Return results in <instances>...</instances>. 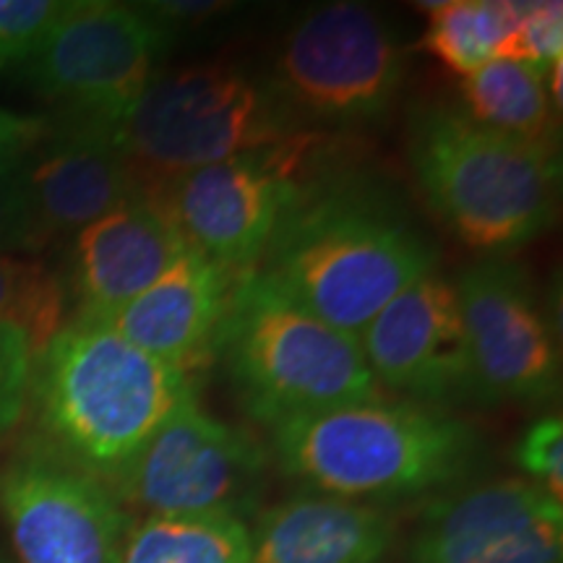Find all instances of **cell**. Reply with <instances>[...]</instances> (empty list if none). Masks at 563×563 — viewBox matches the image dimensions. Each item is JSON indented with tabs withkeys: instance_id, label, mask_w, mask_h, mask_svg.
<instances>
[{
	"instance_id": "6da1fadb",
	"label": "cell",
	"mask_w": 563,
	"mask_h": 563,
	"mask_svg": "<svg viewBox=\"0 0 563 563\" xmlns=\"http://www.w3.org/2000/svg\"><path fill=\"white\" fill-rule=\"evenodd\" d=\"M439 253L397 201L363 183H313L282 217L258 274L329 327L357 336Z\"/></svg>"
},
{
	"instance_id": "7a4b0ae2",
	"label": "cell",
	"mask_w": 563,
	"mask_h": 563,
	"mask_svg": "<svg viewBox=\"0 0 563 563\" xmlns=\"http://www.w3.org/2000/svg\"><path fill=\"white\" fill-rule=\"evenodd\" d=\"M194 394L188 373L108 327L70 319L34 355L37 446L110 485Z\"/></svg>"
},
{
	"instance_id": "3957f363",
	"label": "cell",
	"mask_w": 563,
	"mask_h": 563,
	"mask_svg": "<svg viewBox=\"0 0 563 563\" xmlns=\"http://www.w3.org/2000/svg\"><path fill=\"white\" fill-rule=\"evenodd\" d=\"M269 431L287 477L373 506L452 488L481 456V435L467 420L405 399L342 405Z\"/></svg>"
},
{
	"instance_id": "277c9868",
	"label": "cell",
	"mask_w": 563,
	"mask_h": 563,
	"mask_svg": "<svg viewBox=\"0 0 563 563\" xmlns=\"http://www.w3.org/2000/svg\"><path fill=\"white\" fill-rule=\"evenodd\" d=\"M407 159L433 214L488 258L530 245L559 214V152L485 129L460 104L412 112Z\"/></svg>"
},
{
	"instance_id": "5b68a950",
	"label": "cell",
	"mask_w": 563,
	"mask_h": 563,
	"mask_svg": "<svg viewBox=\"0 0 563 563\" xmlns=\"http://www.w3.org/2000/svg\"><path fill=\"white\" fill-rule=\"evenodd\" d=\"M230 389L262 426L384 399L357 336L329 327L258 272L238 279L214 355Z\"/></svg>"
},
{
	"instance_id": "8992f818",
	"label": "cell",
	"mask_w": 563,
	"mask_h": 563,
	"mask_svg": "<svg viewBox=\"0 0 563 563\" xmlns=\"http://www.w3.org/2000/svg\"><path fill=\"white\" fill-rule=\"evenodd\" d=\"M300 133L269 84L222 63L157 74L118 125L125 162L146 194Z\"/></svg>"
},
{
	"instance_id": "52a82bcc",
	"label": "cell",
	"mask_w": 563,
	"mask_h": 563,
	"mask_svg": "<svg viewBox=\"0 0 563 563\" xmlns=\"http://www.w3.org/2000/svg\"><path fill=\"white\" fill-rule=\"evenodd\" d=\"M407 76V51L363 3H327L287 32L266 79L287 118L323 129L384 121Z\"/></svg>"
},
{
	"instance_id": "ba28073f",
	"label": "cell",
	"mask_w": 563,
	"mask_h": 563,
	"mask_svg": "<svg viewBox=\"0 0 563 563\" xmlns=\"http://www.w3.org/2000/svg\"><path fill=\"white\" fill-rule=\"evenodd\" d=\"M170 42L173 32L144 5L70 0L24 70L60 118L118 129L157 76Z\"/></svg>"
},
{
	"instance_id": "9c48e42d",
	"label": "cell",
	"mask_w": 563,
	"mask_h": 563,
	"mask_svg": "<svg viewBox=\"0 0 563 563\" xmlns=\"http://www.w3.org/2000/svg\"><path fill=\"white\" fill-rule=\"evenodd\" d=\"M269 454L249 431L186 399L108 488L146 517H235L256 506Z\"/></svg>"
},
{
	"instance_id": "30bf717a",
	"label": "cell",
	"mask_w": 563,
	"mask_h": 563,
	"mask_svg": "<svg viewBox=\"0 0 563 563\" xmlns=\"http://www.w3.org/2000/svg\"><path fill=\"white\" fill-rule=\"evenodd\" d=\"M306 133L183 175L157 196L170 207L188 245L232 274L256 272L282 217L300 194Z\"/></svg>"
},
{
	"instance_id": "8fae6325",
	"label": "cell",
	"mask_w": 563,
	"mask_h": 563,
	"mask_svg": "<svg viewBox=\"0 0 563 563\" xmlns=\"http://www.w3.org/2000/svg\"><path fill=\"white\" fill-rule=\"evenodd\" d=\"M475 402L543 405L561 391V350L525 272L485 258L454 282Z\"/></svg>"
},
{
	"instance_id": "7c38bea8",
	"label": "cell",
	"mask_w": 563,
	"mask_h": 563,
	"mask_svg": "<svg viewBox=\"0 0 563 563\" xmlns=\"http://www.w3.org/2000/svg\"><path fill=\"white\" fill-rule=\"evenodd\" d=\"M0 519L19 563H121L131 530L108 485L37 443L0 464Z\"/></svg>"
},
{
	"instance_id": "4fadbf2b",
	"label": "cell",
	"mask_w": 563,
	"mask_h": 563,
	"mask_svg": "<svg viewBox=\"0 0 563 563\" xmlns=\"http://www.w3.org/2000/svg\"><path fill=\"white\" fill-rule=\"evenodd\" d=\"M373 382L405 402H475L473 368L454 282L439 272L412 282L357 334Z\"/></svg>"
},
{
	"instance_id": "5bb4252c",
	"label": "cell",
	"mask_w": 563,
	"mask_h": 563,
	"mask_svg": "<svg viewBox=\"0 0 563 563\" xmlns=\"http://www.w3.org/2000/svg\"><path fill=\"white\" fill-rule=\"evenodd\" d=\"M563 509L543 488L504 477L435 498L415 527L410 563H561Z\"/></svg>"
},
{
	"instance_id": "9a60e30c",
	"label": "cell",
	"mask_w": 563,
	"mask_h": 563,
	"mask_svg": "<svg viewBox=\"0 0 563 563\" xmlns=\"http://www.w3.org/2000/svg\"><path fill=\"white\" fill-rule=\"evenodd\" d=\"M47 238L79 232L144 194L118 141V129L60 118L16 170Z\"/></svg>"
},
{
	"instance_id": "2e32d148",
	"label": "cell",
	"mask_w": 563,
	"mask_h": 563,
	"mask_svg": "<svg viewBox=\"0 0 563 563\" xmlns=\"http://www.w3.org/2000/svg\"><path fill=\"white\" fill-rule=\"evenodd\" d=\"M186 238L170 207L157 194L131 201L76 232L74 319H102L150 290L186 253Z\"/></svg>"
},
{
	"instance_id": "e0dca14e",
	"label": "cell",
	"mask_w": 563,
	"mask_h": 563,
	"mask_svg": "<svg viewBox=\"0 0 563 563\" xmlns=\"http://www.w3.org/2000/svg\"><path fill=\"white\" fill-rule=\"evenodd\" d=\"M196 249L154 282L150 290L102 319H81L108 327L175 371L188 373L211 361L238 279Z\"/></svg>"
},
{
	"instance_id": "ac0fdd59",
	"label": "cell",
	"mask_w": 563,
	"mask_h": 563,
	"mask_svg": "<svg viewBox=\"0 0 563 563\" xmlns=\"http://www.w3.org/2000/svg\"><path fill=\"white\" fill-rule=\"evenodd\" d=\"M249 534L253 563H382L397 525L373 504L300 493L258 514Z\"/></svg>"
},
{
	"instance_id": "d6986e66",
	"label": "cell",
	"mask_w": 563,
	"mask_h": 563,
	"mask_svg": "<svg viewBox=\"0 0 563 563\" xmlns=\"http://www.w3.org/2000/svg\"><path fill=\"white\" fill-rule=\"evenodd\" d=\"M460 108L485 129L555 152L553 97L545 70L517 60H490L460 84Z\"/></svg>"
},
{
	"instance_id": "ffe728a7",
	"label": "cell",
	"mask_w": 563,
	"mask_h": 563,
	"mask_svg": "<svg viewBox=\"0 0 563 563\" xmlns=\"http://www.w3.org/2000/svg\"><path fill=\"white\" fill-rule=\"evenodd\" d=\"M422 47L467 79L470 74L501 58L504 42L519 16L517 0H443L428 3Z\"/></svg>"
},
{
	"instance_id": "44dd1931",
	"label": "cell",
	"mask_w": 563,
	"mask_h": 563,
	"mask_svg": "<svg viewBox=\"0 0 563 563\" xmlns=\"http://www.w3.org/2000/svg\"><path fill=\"white\" fill-rule=\"evenodd\" d=\"M121 563H253L251 534L235 517H144Z\"/></svg>"
},
{
	"instance_id": "7402d4cb",
	"label": "cell",
	"mask_w": 563,
	"mask_h": 563,
	"mask_svg": "<svg viewBox=\"0 0 563 563\" xmlns=\"http://www.w3.org/2000/svg\"><path fill=\"white\" fill-rule=\"evenodd\" d=\"M68 292L51 266L0 253V327H13L30 336L34 355L66 323Z\"/></svg>"
},
{
	"instance_id": "603a6c76",
	"label": "cell",
	"mask_w": 563,
	"mask_h": 563,
	"mask_svg": "<svg viewBox=\"0 0 563 563\" xmlns=\"http://www.w3.org/2000/svg\"><path fill=\"white\" fill-rule=\"evenodd\" d=\"M70 0H0V76L26 66Z\"/></svg>"
},
{
	"instance_id": "cb8c5ba5",
	"label": "cell",
	"mask_w": 563,
	"mask_h": 563,
	"mask_svg": "<svg viewBox=\"0 0 563 563\" xmlns=\"http://www.w3.org/2000/svg\"><path fill=\"white\" fill-rule=\"evenodd\" d=\"M501 58L540 70L563 60V5L519 3V16L504 42Z\"/></svg>"
},
{
	"instance_id": "d4e9b609",
	"label": "cell",
	"mask_w": 563,
	"mask_h": 563,
	"mask_svg": "<svg viewBox=\"0 0 563 563\" xmlns=\"http://www.w3.org/2000/svg\"><path fill=\"white\" fill-rule=\"evenodd\" d=\"M34 347L30 336L0 327V443L16 431L30 410Z\"/></svg>"
},
{
	"instance_id": "484cf974",
	"label": "cell",
	"mask_w": 563,
	"mask_h": 563,
	"mask_svg": "<svg viewBox=\"0 0 563 563\" xmlns=\"http://www.w3.org/2000/svg\"><path fill=\"white\" fill-rule=\"evenodd\" d=\"M514 464L527 483L543 488L548 496H563V422L559 415H543L522 433L514 446Z\"/></svg>"
},
{
	"instance_id": "4316f807",
	"label": "cell",
	"mask_w": 563,
	"mask_h": 563,
	"mask_svg": "<svg viewBox=\"0 0 563 563\" xmlns=\"http://www.w3.org/2000/svg\"><path fill=\"white\" fill-rule=\"evenodd\" d=\"M47 241L19 175H0V253H32Z\"/></svg>"
},
{
	"instance_id": "83f0119b",
	"label": "cell",
	"mask_w": 563,
	"mask_h": 563,
	"mask_svg": "<svg viewBox=\"0 0 563 563\" xmlns=\"http://www.w3.org/2000/svg\"><path fill=\"white\" fill-rule=\"evenodd\" d=\"M45 118L16 115L0 108V175H13L21 162L30 157V152L40 144L47 133Z\"/></svg>"
},
{
	"instance_id": "f1b7e54d",
	"label": "cell",
	"mask_w": 563,
	"mask_h": 563,
	"mask_svg": "<svg viewBox=\"0 0 563 563\" xmlns=\"http://www.w3.org/2000/svg\"><path fill=\"white\" fill-rule=\"evenodd\" d=\"M159 24H165L167 30L175 32L180 26H196L203 21L222 16L232 9L230 3H220V0H159V3L144 5Z\"/></svg>"
},
{
	"instance_id": "f546056e",
	"label": "cell",
	"mask_w": 563,
	"mask_h": 563,
	"mask_svg": "<svg viewBox=\"0 0 563 563\" xmlns=\"http://www.w3.org/2000/svg\"><path fill=\"white\" fill-rule=\"evenodd\" d=\"M0 563H11V561H5V559H3V555H0Z\"/></svg>"
}]
</instances>
